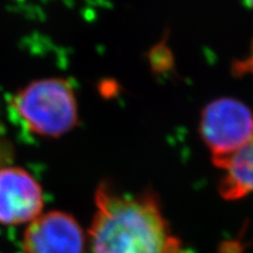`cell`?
<instances>
[{"instance_id": "6", "label": "cell", "mask_w": 253, "mask_h": 253, "mask_svg": "<svg viewBox=\"0 0 253 253\" xmlns=\"http://www.w3.org/2000/svg\"><path fill=\"white\" fill-rule=\"evenodd\" d=\"M220 169L225 171L219 183L221 197L235 201L253 194V141L225 161Z\"/></svg>"}, {"instance_id": "2", "label": "cell", "mask_w": 253, "mask_h": 253, "mask_svg": "<svg viewBox=\"0 0 253 253\" xmlns=\"http://www.w3.org/2000/svg\"><path fill=\"white\" fill-rule=\"evenodd\" d=\"M11 107L28 130L41 137H61L79 122L77 95L63 78L30 82L13 95Z\"/></svg>"}, {"instance_id": "3", "label": "cell", "mask_w": 253, "mask_h": 253, "mask_svg": "<svg viewBox=\"0 0 253 253\" xmlns=\"http://www.w3.org/2000/svg\"><path fill=\"white\" fill-rule=\"evenodd\" d=\"M199 132L214 166L220 168L232 155L253 141V113L242 101L220 97L205 106Z\"/></svg>"}, {"instance_id": "1", "label": "cell", "mask_w": 253, "mask_h": 253, "mask_svg": "<svg viewBox=\"0 0 253 253\" xmlns=\"http://www.w3.org/2000/svg\"><path fill=\"white\" fill-rule=\"evenodd\" d=\"M89 229L93 253H179L181 243L170 230L151 190L123 195L102 182L95 191Z\"/></svg>"}, {"instance_id": "5", "label": "cell", "mask_w": 253, "mask_h": 253, "mask_svg": "<svg viewBox=\"0 0 253 253\" xmlns=\"http://www.w3.org/2000/svg\"><path fill=\"white\" fill-rule=\"evenodd\" d=\"M86 236L72 214L53 210L41 213L25 231V253H84Z\"/></svg>"}, {"instance_id": "8", "label": "cell", "mask_w": 253, "mask_h": 253, "mask_svg": "<svg viewBox=\"0 0 253 253\" xmlns=\"http://www.w3.org/2000/svg\"><path fill=\"white\" fill-rule=\"evenodd\" d=\"M245 2H246V5L249 6V7L253 8V0H245Z\"/></svg>"}, {"instance_id": "7", "label": "cell", "mask_w": 253, "mask_h": 253, "mask_svg": "<svg viewBox=\"0 0 253 253\" xmlns=\"http://www.w3.org/2000/svg\"><path fill=\"white\" fill-rule=\"evenodd\" d=\"M235 72L236 74H250V73H253V42L249 55L244 60L236 63Z\"/></svg>"}, {"instance_id": "4", "label": "cell", "mask_w": 253, "mask_h": 253, "mask_svg": "<svg viewBox=\"0 0 253 253\" xmlns=\"http://www.w3.org/2000/svg\"><path fill=\"white\" fill-rule=\"evenodd\" d=\"M43 192L40 183L20 167L0 168V224L21 225L42 213Z\"/></svg>"}]
</instances>
